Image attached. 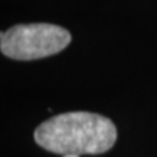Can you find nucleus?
Masks as SVG:
<instances>
[{"label": "nucleus", "mask_w": 157, "mask_h": 157, "mask_svg": "<svg viewBox=\"0 0 157 157\" xmlns=\"http://www.w3.org/2000/svg\"><path fill=\"white\" fill-rule=\"evenodd\" d=\"M36 144L56 154H102L117 141L111 119L92 112H67L47 119L34 132Z\"/></svg>", "instance_id": "1"}, {"label": "nucleus", "mask_w": 157, "mask_h": 157, "mask_svg": "<svg viewBox=\"0 0 157 157\" xmlns=\"http://www.w3.org/2000/svg\"><path fill=\"white\" fill-rule=\"evenodd\" d=\"M71 41L67 29L52 23H23L0 35V50L13 60H38L63 51Z\"/></svg>", "instance_id": "2"}, {"label": "nucleus", "mask_w": 157, "mask_h": 157, "mask_svg": "<svg viewBox=\"0 0 157 157\" xmlns=\"http://www.w3.org/2000/svg\"><path fill=\"white\" fill-rule=\"evenodd\" d=\"M61 157H80L78 154H64V156H61Z\"/></svg>", "instance_id": "3"}]
</instances>
